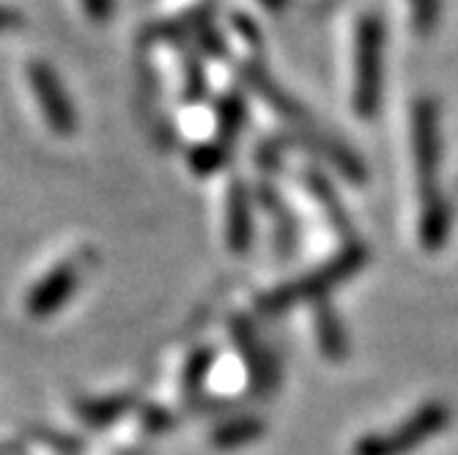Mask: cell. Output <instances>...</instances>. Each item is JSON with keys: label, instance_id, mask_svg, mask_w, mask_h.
I'll use <instances>...</instances> for the list:
<instances>
[{"label": "cell", "instance_id": "6da1fadb", "mask_svg": "<svg viewBox=\"0 0 458 455\" xmlns=\"http://www.w3.org/2000/svg\"><path fill=\"white\" fill-rule=\"evenodd\" d=\"M411 138L414 162H418L420 184V244L428 253L442 250L450 233V206L439 192V162H442V135H439V107L434 99L423 97L411 110Z\"/></svg>", "mask_w": 458, "mask_h": 455}, {"label": "cell", "instance_id": "7a4b0ae2", "mask_svg": "<svg viewBox=\"0 0 458 455\" xmlns=\"http://www.w3.org/2000/svg\"><path fill=\"white\" fill-rule=\"evenodd\" d=\"M368 261H370V253L362 244H346L335 258H329L324 266L313 269L302 280H294L283 288H275L272 294H267L259 302V308L264 313L275 316V313H283V310L294 308L300 302H316L318 305V302H324V297L332 291V288H338L341 282L352 280Z\"/></svg>", "mask_w": 458, "mask_h": 455}, {"label": "cell", "instance_id": "3957f363", "mask_svg": "<svg viewBox=\"0 0 458 455\" xmlns=\"http://www.w3.org/2000/svg\"><path fill=\"white\" fill-rule=\"evenodd\" d=\"M450 409L442 400L423 403L414 415L390 431L368 434L354 444V455H409L450 426Z\"/></svg>", "mask_w": 458, "mask_h": 455}, {"label": "cell", "instance_id": "277c9868", "mask_svg": "<svg viewBox=\"0 0 458 455\" xmlns=\"http://www.w3.org/2000/svg\"><path fill=\"white\" fill-rule=\"evenodd\" d=\"M382 47L385 28L379 17H362L357 28L354 58V110L362 118H373L382 102Z\"/></svg>", "mask_w": 458, "mask_h": 455}, {"label": "cell", "instance_id": "5b68a950", "mask_svg": "<svg viewBox=\"0 0 458 455\" xmlns=\"http://www.w3.org/2000/svg\"><path fill=\"white\" fill-rule=\"evenodd\" d=\"M28 86L36 97L41 115H45V121H47V127L55 135L69 138L77 130V113H74V105L64 88L58 72L47 61L36 58L28 63Z\"/></svg>", "mask_w": 458, "mask_h": 455}, {"label": "cell", "instance_id": "8992f818", "mask_svg": "<svg viewBox=\"0 0 458 455\" xmlns=\"http://www.w3.org/2000/svg\"><path fill=\"white\" fill-rule=\"evenodd\" d=\"M77 266L74 264H64L58 269L50 272V277L36 285L33 288V294H30V313L33 316H47L53 313L61 302H66V297L74 291V285H77Z\"/></svg>", "mask_w": 458, "mask_h": 455}, {"label": "cell", "instance_id": "52a82bcc", "mask_svg": "<svg viewBox=\"0 0 458 455\" xmlns=\"http://www.w3.org/2000/svg\"><path fill=\"white\" fill-rule=\"evenodd\" d=\"M313 324H316V338H318V349L332 359L341 362L349 357V333L338 316V310L329 302H318L313 310Z\"/></svg>", "mask_w": 458, "mask_h": 455}, {"label": "cell", "instance_id": "ba28073f", "mask_svg": "<svg viewBox=\"0 0 458 455\" xmlns=\"http://www.w3.org/2000/svg\"><path fill=\"white\" fill-rule=\"evenodd\" d=\"M253 239V215H250V198L242 181L231 184L228 192V244L231 250L244 253Z\"/></svg>", "mask_w": 458, "mask_h": 455}, {"label": "cell", "instance_id": "9c48e42d", "mask_svg": "<svg viewBox=\"0 0 458 455\" xmlns=\"http://www.w3.org/2000/svg\"><path fill=\"white\" fill-rule=\"evenodd\" d=\"M242 333V349H244V357H247V367H250V379H253V387L259 392H269L275 384H277V362L272 357L269 349H264L253 333H250L247 326L239 329Z\"/></svg>", "mask_w": 458, "mask_h": 455}, {"label": "cell", "instance_id": "30bf717a", "mask_svg": "<svg viewBox=\"0 0 458 455\" xmlns=\"http://www.w3.org/2000/svg\"><path fill=\"white\" fill-rule=\"evenodd\" d=\"M305 179H308V187H310V192L318 198V203H321L324 209H327V217H329V223L335 225V231H338L341 236H349V233H352V220H349L346 209L341 206V200H338L335 190H332V187H329V181H327L324 176H318V173H308Z\"/></svg>", "mask_w": 458, "mask_h": 455}, {"label": "cell", "instance_id": "8fae6325", "mask_svg": "<svg viewBox=\"0 0 458 455\" xmlns=\"http://www.w3.org/2000/svg\"><path fill=\"white\" fill-rule=\"evenodd\" d=\"M264 436V423L256 420V417H239L228 426H223L217 431V444L220 447H239V444H247V442H256Z\"/></svg>", "mask_w": 458, "mask_h": 455}, {"label": "cell", "instance_id": "7c38bea8", "mask_svg": "<svg viewBox=\"0 0 458 455\" xmlns=\"http://www.w3.org/2000/svg\"><path fill=\"white\" fill-rule=\"evenodd\" d=\"M217 118H220V143L236 138L244 127V118H247V107L239 97H225L217 105Z\"/></svg>", "mask_w": 458, "mask_h": 455}, {"label": "cell", "instance_id": "4fadbf2b", "mask_svg": "<svg viewBox=\"0 0 458 455\" xmlns=\"http://www.w3.org/2000/svg\"><path fill=\"white\" fill-rule=\"evenodd\" d=\"M228 159V148L225 143H206V146H198L192 154H190V168L195 173H215L220 171Z\"/></svg>", "mask_w": 458, "mask_h": 455}, {"label": "cell", "instance_id": "5bb4252c", "mask_svg": "<svg viewBox=\"0 0 458 455\" xmlns=\"http://www.w3.org/2000/svg\"><path fill=\"white\" fill-rule=\"evenodd\" d=\"M411 6V25L420 36H431V30L439 22V9L442 0H409Z\"/></svg>", "mask_w": 458, "mask_h": 455}, {"label": "cell", "instance_id": "9a60e30c", "mask_svg": "<svg viewBox=\"0 0 458 455\" xmlns=\"http://www.w3.org/2000/svg\"><path fill=\"white\" fill-rule=\"evenodd\" d=\"M82 4V12L91 22H107L113 17V0H80Z\"/></svg>", "mask_w": 458, "mask_h": 455}, {"label": "cell", "instance_id": "2e32d148", "mask_svg": "<svg viewBox=\"0 0 458 455\" xmlns=\"http://www.w3.org/2000/svg\"><path fill=\"white\" fill-rule=\"evenodd\" d=\"M22 25H25V17H22L20 9H12V6L0 4V36L12 33V30H20Z\"/></svg>", "mask_w": 458, "mask_h": 455}, {"label": "cell", "instance_id": "e0dca14e", "mask_svg": "<svg viewBox=\"0 0 458 455\" xmlns=\"http://www.w3.org/2000/svg\"><path fill=\"white\" fill-rule=\"evenodd\" d=\"M261 4H264L267 9L277 12V9H283V4H285V0H261Z\"/></svg>", "mask_w": 458, "mask_h": 455}]
</instances>
